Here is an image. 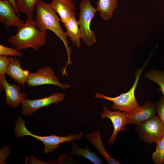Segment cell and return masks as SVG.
I'll use <instances>...</instances> for the list:
<instances>
[{"label":"cell","instance_id":"obj_1","mask_svg":"<svg viewBox=\"0 0 164 164\" xmlns=\"http://www.w3.org/2000/svg\"><path fill=\"white\" fill-rule=\"evenodd\" d=\"M35 11L36 12L35 21L38 28L42 30H50L52 31L63 43L67 52L68 61L63 71L66 72L68 65L69 64L71 65L72 63L70 56L72 50L69 45L66 32L61 27L60 18L50 3L41 0H40L36 5Z\"/></svg>","mask_w":164,"mask_h":164},{"label":"cell","instance_id":"obj_2","mask_svg":"<svg viewBox=\"0 0 164 164\" xmlns=\"http://www.w3.org/2000/svg\"><path fill=\"white\" fill-rule=\"evenodd\" d=\"M47 34V31L38 28L35 20L27 19L7 41L18 51L29 48L37 51L46 44Z\"/></svg>","mask_w":164,"mask_h":164},{"label":"cell","instance_id":"obj_3","mask_svg":"<svg viewBox=\"0 0 164 164\" xmlns=\"http://www.w3.org/2000/svg\"><path fill=\"white\" fill-rule=\"evenodd\" d=\"M25 123V121L21 117L17 119L15 129V136L17 137L30 136L41 141L44 145V152L46 154L50 153L58 149L59 145L62 143L81 139L84 134L83 132H80L66 136H58L54 134L48 136H39L30 132L26 128Z\"/></svg>","mask_w":164,"mask_h":164},{"label":"cell","instance_id":"obj_4","mask_svg":"<svg viewBox=\"0 0 164 164\" xmlns=\"http://www.w3.org/2000/svg\"><path fill=\"white\" fill-rule=\"evenodd\" d=\"M143 67L138 68L135 73V80L132 88L127 92L123 93L115 97L106 96L102 94L97 93L95 97L109 101L113 103L111 108L114 110L123 111L128 114L133 112L138 109L141 106L136 100L135 91Z\"/></svg>","mask_w":164,"mask_h":164},{"label":"cell","instance_id":"obj_5","mask_svg":"<svg viewBox=\"0 0 164 164\" xmlns=\"http://www.w3.org/2000/svg\"><path fill=\"white\" fill-rule=\"evenodd\" d=\"M79 7L80 11L78 21L81 39L87 46H90L97 41L95 33L91 29L90 24L97 10L91 5L90 0H83Z\"/></svg>","mask_w":164,"mask_h":164},{"label":"cell","instance_id":"obj_6","mask_svg":"<svg viewBox=\"0 0 164 164\" xmlns=\"http://www.w3.org/2000/svg\"><path fill=\"white\" fill-rule=\"evenodd\" d=\"M135 130L139 138L151 145L157 143L164 135V125L158 116H154L136 125Z\"/></svg>","mask_w":164,"mask_h":164},{"label":"cell","instance_id":"obj_7","mask_svg":"<svg viewBox=\"0 0 164 164\" xmlns=\"http://www.w3.org/2000/svg\"><path fill=\"white\" fill-rule=\"evenodd\" d=\"M26 83L28 87L53 85L63 89H68L70 86L69 84L60 83L53 70L50 66L40 67L36 72L29 73Z\"/></svg>","mask_w":164,"mask_h":164},{"label":"cell","instance_id":"obj_8","mask_svg":"<svg viewBox=\"0 0 164 164\" xmlns=\"http://www.w3.org/2000/svg\"><path fill=\"white\" fill-rule=\"evenodd\" d=\"M66 95L55 92L49 96L42 98L32 100L25 99L22 102V114L30 116L39 109L49 106L53 104H57L65 99Z\"/></svg>","mask_w":164,"mask_h":164},{"label":"cell","instance_id":"obj_9","mask_svg":"<svg viewBox=\"0 0 164 164\" xmlns=\"http://www.w3.org/2000/svg\"><path fill=\"white\" fill-rule=\"evenodd\" d=\"M0 91L3 89L6 95V105L13 108L18 107L27 97L26 94L22 92L20 85L8 83L5 75H0Z\"/></svg>","mask_w":164,"mask_h":164},{"label":"cell","instance_id":"obj_10","mask_svg":"<svg viewBox=\"0 0 164 164\" xmlns=\"http://www.w3.org/2000/svg\"><path fill=\"white\" fill-rule=\"evenodd\" d=\"M101 117L102 119L108 118L112 122L114 130L108 143L111 145H113L118 133L121 131L126 132L128 130V128L125 127L127 114L124 112H121L119 111H111L107 107H104Z\"/></svg>","mask_w":164,"mask_h":164},{"label":"cell","instance_id":"obj_11","mask_svg":"<svg viewBox=\"0 0 164 164\" xmlns=\"http://www.w3.org/2000/svg\"><path fill=\"white\" fill-rule=\"evenodd\" d=\"M156 113V104L150 101L145 102L142 106L127 114L125 125L141 124L154 116Z\"/></svg>","mask_w":164,"mask_h":164},{"label":"cell","instance_id":"obj_12","mask_svg":"<svg viewBox=\"0 0 164 164\" xmlns=\"http://www.w3.org/2000/svg\"><path fill=\"white\" fill-rule=\"evenodd\" d=\"M0 22L5 28L18 27L25 22L7 0H0Z\"/></svg>","mask_w":164,"mask_h":164},{"label":"cell","instance_id":"obj_13","mask_svg":"<svg viewBox=\"0 0 164 164\" xmlns=\"http://www.w3.org/2000/svg\"><path fill=\"white\" fill-rule=\"evenodd\" d=\"M50 4L59 15L63 24L71 17L75 15V3L73 0H51Z\"/></svg>","mask_w":164,"mask_h":164},{"label":"cell","instance_id":"obj_14","mask_svg":"<svg viewBox=\"0 0 164 164\" xmlns=\"http://www.w3.org/2000/svg\"><path fill=\"white\" fill-rule=\"evenodd\" d=\"M29 73L28 70L22 69L19 59L15 57L12 58L6 74L13 80L17 82L22 87H25Z\"/></svg>","mask_w":164,"mask_h":164},{"label":"cell","instance_id":"obj_15","mask_svg":"<svg viewBox=\"0 0 164 164\" xmlns=\"http://www.w3.org/2000/svg\"><path fill=\"white\" fill-rule=\"evenodd\" d=\"M85 137L96 149L109 164H120L119 161L111 157L106 149L102 140L100 131L97 130L87 133Z\"/></svg>","mask_w":164,"mask_h":164},{"label":"cell","instance_id":"obj_16","mask_svg":"<svg viewBox=\"0 0 164 164\" xmlns=\"http://www.w3.org/2000/svg\"><path fill=\"white\" fill-rule=\"evenodd\" d=\"M71 142V150L70 155L71 160L74 156L76 155L85 158L94 164L104 163L95 152L91 151L89 146L82 149L79 147L74 140Z\"/></svg>","mask_w":164,"mask_h":164},{"label":"cell","instance_id":"obj_17","mask_svg":"<svg viewBox=\"0 0 164 164\" xmlns=\"http://www.w3.org/2000/svg\"><path fill=\"white\" fill-rule=\"evenodd\" d=\"M63 24L66 29V33L67 36L70 37L73 44H76L77 47L80 48L82 36L78 21L76 19L75 16L71 17Z\"/></svg>","mask_w":164,"mask_h":164},{"label":"cell","instance_id":"obj_18","mask_svg":"<svg viewBox=\"0 0 164 164\" xmlns=\"http://www.w3.org/2000/svg\"><path fill=\"white\" fill-rule=\"evenodd\" d=\"M96 9L104 20H108L112 17L115 9L118 6V0H99Z\"/></svg>","mask_w":164,"mask_h":164},{"label":"cell","instance_id":"obj_19","mask_svg":"<svg viewBox=\"0 0 164 164\" xmlns=\"http://www.w3.org/2000/svg\"><path fill=\"white\" fill-rule=\"evenodd\" d=\"M40 0H15L19 12L24 13L28 20L33 19V14L36 5Z\"/></svg>","mask_w":164,"mask_h":164},{"label":"cell","instance_id":"obj_20","mask_svg":"<svg viewBox=\"0 0 164 164\" xmlns=\"http://www.w3.org/2000/svg\"><path fill=\"white\" fill-rule=\"evenodd\" d=\"M145 76L148 80L159 86L160 90L164 96V70H159L152 69L146 72Z\"/></svg>","mask_w":164,"mask_h":164},{"label":"cell","instance_id":"obj_21","mask_svg":"<svg viewBox=\"0 0 164 164\" xmlns=\"http://www.w3.org/2000/svg\"><path fill=\"white\" fill-rule=\"evenodd\" d=\"M156 149L152 157L155 164H163L164 163V135L157 143Z\"/></svg>","mask_w":164,"mask_h":164},{"label":"cell","instance_id":"obj_22","mask_svg":"<svg viewBox=\"0 0 164 164\" xmlns=\"http://www.w3.org/2000/svg\"><path fill=\"white\" fill-rule=\"evenodd\" d=\"M0 55L19 57L22 56V53L15 48L6 47L0 44Z\"/></svg>","mask_w":164,"mask_h":164},{"label":"cell","instance_id":"obj_23","mask_svg":"<svg viewBox=\"0 0 164 164\" xmlns=\"http://www.w3.org/2000/svg\"><path fill=\"white\" fill-rule=\"evenodd\" d=\"M12 57L9 56L0 55V75L6 74L7 68Z\"/></svg>","mask_w":164,"mask_h":164},{"label":"cell","instance_id":"obj_24","mask_svg":"<svg viewBox=\"0 0 164 164\" xmlns=\"http://www.w3.org/2000/svg\"><path fill=\"white\" fill-rule=\"evenodd\" d=\"M156 113L164 125V96H161L156 104Z\"/></svg>","mask_w":164,"mask_h":164},{"label":"cell","instance_id":"obj_25","mask_svg":"<svg viewBox=\"0 0 164 164\" xmlns=\"http://www.w3.org/2000/svg\"><path fill=\"white\" fill-rule=\"evenodd\" d=\"M10 147L5 146L1 149L0 150V164H4L5 159L9 156L10 153Z\"/></svg>","mask_w":164,"mask_h":164},{"label":"cell","instance_id":"obj_26","mask_svg":"<svg viewBox=\"0 0 164 164\" xmlns=\"http://www.w3.org/2000/svg\"><path fill=\"white\" fill-rule=\"evenodd\" d=\"M12 6L15 12L19 16H20L19 12L18 11L16 6L15 0H7Z\"/></svg>","mask_w":164,"mask_h":164},{"label":"cell","instance_id":"obj_27","mask_svg":"<svg viewBox=\"0 0 164 164\" xmlns=\"http://www.w3.org/2000/svg\"></svg>","mask_w":164,"mask_h":164}]
</instances>
